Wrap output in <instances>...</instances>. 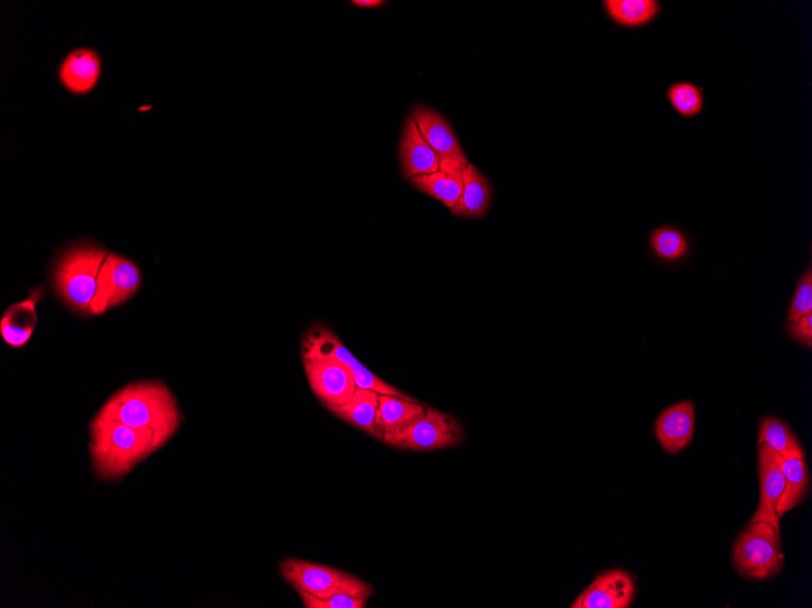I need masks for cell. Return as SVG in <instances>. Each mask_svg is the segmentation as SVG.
I'll list each match as a JSON object with an SVG mask.
<instances>
[{
    "mask_svg": "<svg viewBox=\"0 0 812 608\" xmlns=\"http://www.w3.org/2000/svg\"><path fill=\"white\" fill-rule=\"evenodd\" d=\"M649 244L655 255L665 261H678L688 255L690 249L688 238L672 226L654 229L649 235Z\"/></svg>",
    "mask_w": 812,
    "mask_h": 608,
    "instance_id": "obj_23",
    "label": "cell"
},
{
    "mask_svg": "<svg viewBox=\"0 0 812 608\" xmlns=\"http://www.w3.org/2000/svg\"><path fill=\"white\" fill-rule=\"evenodd\" d=\"M380 394L368 389H357L356 394L348 404L341 407H330V412L342 420L351 424V426L374 436L375 439L382 441L379 431L375 426L376 412L379 408Z\"/></svg>",
    "mask_w": 812,
    "mask_h": 608,
    "instance_id": "obj_19",
    "label": "cell"
},
{
    "mask_svg": "<svg viewBox=\"0 0 812 608\" xmlns=\"http://www.w3.org/2000/svg\"><path fill=\"white\" fill-rule=\"evenodd\" d=\"M352 4L357 5L359 8H377L382 7L385 2L382 0H353Z\"/></svg>",
    "mask_w": 812,
    "mask_h": 608,
    "instance_id": "obj_29",
    "label": "cell"
},
{
    "mask_svg": "<svg viewBox=\"0 0 812 608\" xmlns=\"http://www.w3.org/2000/svg\"><path fill=\"white\" fill-rule=\"evenodd\" d=\"M789 333L791 336L802 344V346L812 347V314H808L799 318L797 323L789 324Z\"/></svg>",
    "mask_w": 812,
    "mask_h": 608,
    "instance_id": "obj_28",
    "label": "cell"
},
{
    "mask_svg": "<svg viewBox=\"0 0 812 608\" xmlns=\"http://www.w3.org/2000/svg\"><path fill=\"white\" fill-rule=\"evenodd\" d=\"M671 108L685 119L699 116L704 108L703 88L691 82L672 83L667 89Z\"/></svg>",
    "mask_w": 812,
    "mask_h": 608,
    "instance_id": "obj_25",
    "label": "cell"
},
{
    "mask_svg": "<svg viewBox=\"0 0 812 608\" xmlns=\"http://www.w3.org/2000/svg\"><path fill=\"white\" fill-rule=\"evenodd\" d=\"M609 16L623 27H644L661 13L657 0H605Z\"/></svg>",
    "mask_w": 812,
    "mask_h": 608,
    "instance_id": "obj_22",
    "label": "cell"
},
{
    "mask_svg": "<svg viewBox=\"0 0 812 608\" xmlns=\"http://www.w3.org/2000/svg\"><path fill=\"white\" fill-rule=\"evenodd\" d=\"M732 564L742 577L761 582L785 566L780 530L768 521H750L732 548Z\"/></svg>",
    "mask_w": 812,
    "mask_h": 608,
    "instance_id": "obj_4",
    "label": "cell"
},
{
    "mask_svg": "<svg viewBox=\"0 0 812 608\" xmlns=\"http://www.w3.org/2000/svg\"><path fill=\"white\" fill-rule=\"evenodd\" d=\"M400 164L408 179L437 173L441 169L440 158L423 139L413 119L405 123L399 151Z\"/></svg>",
    "mask_w": 812,
    "mask_h": 608,
    "instance_id": "obj_14",
    "label": "cell"
},
{
    "mask_svg": "<svg viewBox=\"0 0 812 608\" xmlns=\"http://www.w3.org/2000/svg\"><path fill=\"white\" fill-rule=\"evenodd\" d=\"M280 572L294 590H303L319 599L348 594L369 600L374 595V588L369 583L351 573L305 560L286 559L280 564Z\"/></svg>",
    "mask_w": 812,
    "mask_h": 608,
    "instance_id": "obj_5",
    "label": "cell"
},
{
    "mask_svg": "<svg viewBox=\"0 0 812 608\" xmlns=\"http://www.w3.org/2000/svg\"><path fill=\"white\" fill-rule=\"evenodd\" d=\"M812 314V269L803 273L798 282L797 290L788 309V324L797 323L799 318Z\"/></svg>",
    "mask_w": 812,
    "mask_h": 608,
    "instance_id": "obj_26",
    "label": "cell"
},
{
    "mask_svg": "<svg viewBox=\"0 0 812 608\" xmlns=\"http://www.w3.org/2000/svg\"><path fill=\"white\" fill-rule=\"evenodd\" d=\"M303 363L309 385L326 408L346 405L356 394V378L347 365L323 359H307Z\"/></svg>",
    "mask_w": 812,
    "mask_h": 608,
    "instance_id": "obj_9",
    "label": "cell"
},
{
    "mask_svg": "<svg viewBox=\"0 0 812 608\" xmlns=\"http://www.w3.org/2000/svg\"><path fill=\"white\" fill-rule=\"evenodd\" d=\"M410 180L416 189L453 210L461 198L464 169L440 170L437 173Z\"/></svg>",
    "mask_w": 812,
    "mask_h": 608,
    "instance_id": "obj_21",
    "label": "cell"
},
{
    "mask_svg": "<svg viewBox=\"0 0 812 608\" xmlns=\"http://www.w3.org/2000/svg\"><path fill=\"white\" fill-rule=\"evenodd\" d=\"M101 74L99 55L91 49H76L65 57L59 77L74 94H87L98 85Z\"/></svg>",
    "mask_w": 812,
    "mask_h": 608,
    "instance_id": "obj_15",
    "label": "cell"
},
{
    "mask_svg": "<svg viewBox=\"0 0 812 608\" xmlns=\"http://www.w3.org/2000/svg\"><path fill=\"white\" fill-rule=\"evenodd\" d=\"M100 418L151 430L166 442L178 430L182 417L176 398L162 383L142 382L124 387L102 407Z\"/></svg>",
    "mask_w": 812,
    "mask_h": 608,
    "instance_id": "obj_2",
    "label": "cell"
},
{
    "mask_svg": "<svg viewBox=\"0 0 812 608\" xmlns=\"http://www.w3.org/2000/svg\"><path fill=\"white\" fill-rule=\"evenodd\" d=\"M635 596V582L627 572L612 570L602 573L578 599L571 608H627Z\"/></svg>",
    "mask_w": 812,
    "mask_h": 608,
    "instance_id": "obj_12",
    "label": "cell"
},
{
    "mask_svg": "<svg viewBox=\"0 0 812 608\" xmlns=\"http://www.w3.org/2000/svg\"><path fill=\"white\" fill-rule=\"evenodd\" d=\"M758 444L769 447L776 454L785 455L798 449L799 443L796 435L785 421L779 418L766 417L759 429Z\"/></svg>",
    "mask_w": 812,
    "mask_h": 608,
    "instance_id": "obj_24",
    "label": "cell"
},
{
    "mask_svg": "<svg viewBox=\"0 0 812 608\" xmlns=\"http://www.w3.org/2000/svg\"><path fill=\"white\" fill-rule=\"evenodd\" d=\"M426 405L414 398L393 395H380L379 408L376 412L375 426L381 439L383 435L400 431L423 415Z\"/></svg>",
    "mask_w": 812,
    "mask_h": 608,
    "instance_id": "obj_17",
    "label": "cell"
},
{
    "mask_svg": "<svg viewBox=\"0 0 812 608\" xmlns=\"http://www.w3.org/2000/svg\"><path fill=\"white\" fill-rule=\"evenodd\" d=\"M780 461L786 478L785 497L779 509L781 519L786 513L797 508L805 499L810 478L805 452L802 446H799L792 452L781 455Z\"/></svg>",
    "mask_w": 812,
    "mask_h": 608,
    "instance_id": "obj_18",
    "label": "cell"
},
{
    "mask_svg": "<svg viewBox=\"0 0 812 608\" xmlns=\"http://www.w3.org/2000/svg\"><path fill=\"white\" fill-rule=\"evenodd\" d=\"M108 257L107 250L93 246H79L65 251L57 261L54 283L68 306L91 314L99 273Z\"/></svg>",
    "mask_w": 812,
    "mask_h": 608,
    "instance_id": "obj_3",
    "label": "cell"
},
{
    "mask_svg": "<svg viewBox=\"0 0 812 608\" xmlns=\"http://www.w3.org/2000/svg\"><path fill=\"white\" fill-rule=\"evenodd\" d=\"M696 412L691 399L681 401L657 418L655 431L658 442L669 454H678L688 447L694 435Z\"/></svg>",
    "mask_w": 812,
    "mask_h": 608,
    "instance_id": "obj_13",
    "label": "cell"
},
{
    "mask_svg": "<svg viewBox=\"0 0 812 608\" xmlns=\"http://www.w3.org/2000/svg\"><path fill=\"white\" fill-rule=\"evenodd\" d=\"M302 358L303 360L323 359L341 362L353 372L358 387L372 390L380 395L413 398L365 369L341 341L336 333L325 325H315L307 330L302 341Z\"/></svg>",
    "mask_w": 812,
    "mask_h": 608,
    "instance_id": "obj_7",
    "label": "cell"
},
{
    "mask_svg": "<svg viewBox=\"0 0 812 608\" xmlns=\"http://www.w3.org/2000/svg\"><path fill=\"white\" fill-rule=\"evenodd\" d=\"M411 119L415 122L423 139L437 154L441 162L440 170L465 169L470 164L452 125L438 112L419 106L411 113Z\"/></svg>",
    "mask_w": 812,
    "mask_h": 608,
    "instance_id": "obj_10",
    "label": "cell"
},
{
    "mask_svg": "<svg viewBox=\"0 0 812 608\" xmlns=\"http://www.w3.org/2000/svg\"><path fill=\"white\" fill-rule=\"evenodd\" d=\"M90 431L96 474L107 481L127 475L136 464L166 443L151 430L135 429L99 416L91 423Z\"/></svg>",
    "mask_w": 812,
    "mask_h": 608,
    "instance_id": "obj_1",
    "label": "cell"
},
{
    "mask_svg": "<svg viewBox=\"0 0 812 608\" xmlns=\"http://www.w3.org/2000/svg\"><path fill=\"white\" fill-rule=\"evenodd\" d=\"M490 198L488 180L474 165L468 164L464 169L461 198L452 212L464 217L483 216L489 210Z\"/></svg>",
    "mask_w": 812,
    "mask_h": 608,
    "instance_id": "obj_20",
    "label": "cell"
},
{
    "mask_svg": "<svg viewBox=\"0 0 812 608\" xmlns=\"http://www.w3.org/2000/svg\"><path fill=\"white\" fill-rule=\"evenodd\" d=\"M760 503L750 521H768L780 530L779 509L785 497L786 478L781 469L780 455L769 447L759 446L758 451Z\"/></svg>",
    "mask_w": 812,
    "mask_h": 608,
    "instance_id": "obj_11",
    "label": "cell"
},
{
    "mask_svg": "<svg viewBox=\"0 0 812 608\" xmlns=\"http://www.w3.org/2000/svg\"><path fill=\"white\" fill-rule=\"evenodd\" d=\"M140 285L138 267L129 259L109 255L99 273L97 294L90 306L91 314H104L108 308L129 301Z\"/></svg>",
    "mask_w": 812,
    "mask_h": 608,
    "instance_id": "obj_8",
    "label": "cell"
},
{
    "mask_svg": "<svg viewBox=\"0 0 812 608\" xmlns=\"http://www.w3.org/2000/svg\"><path fill=\"white\" fill-rule=\"evenodd\" d=\"M42 295V290H36L27 301L14 304L7 309L0 323V333L8 346L21 348L30 341L37 325L36 305Z\"/></svg>",
    "mask_w": 812,
    "mask_h": 608,
    "instance_id": "obj_16",
    "label": "cell"
},
{
    "mask_svg": "<svg viewBox=\"0 0 812 608\" xmlns=\"http://www.w3.org/2000/svg\"><path fill=\"white\" fill-rule=\"evenodd\" d=\"M301 596L305 608H365L368 607V599L357 598L348 594H337L327 599L315 598L312 594L303 590H296Z\"/></svg>",
    "mask_w": 812,
    "mask_h": 608,
    "instance_id": "obj_27",
    "label": "cell"
},
{
    "mask_svg": "<svg viewBox=\"0 0 812 608\" xmlns=\"http://www.w3.org/2000/svg\"><path fill=\"white\" fill-rule=\"evenodd\" d=\"M464 440L460 423L447 413L426 407L425 413L400 431L383 435L382 441L396 449L429 452L449 449Z\"/></svg>",
    "mask_w": 812,
    "mask_h": 608,
    "instance_id": "obj_6",
    "label": "cell"
}]
</instances>
